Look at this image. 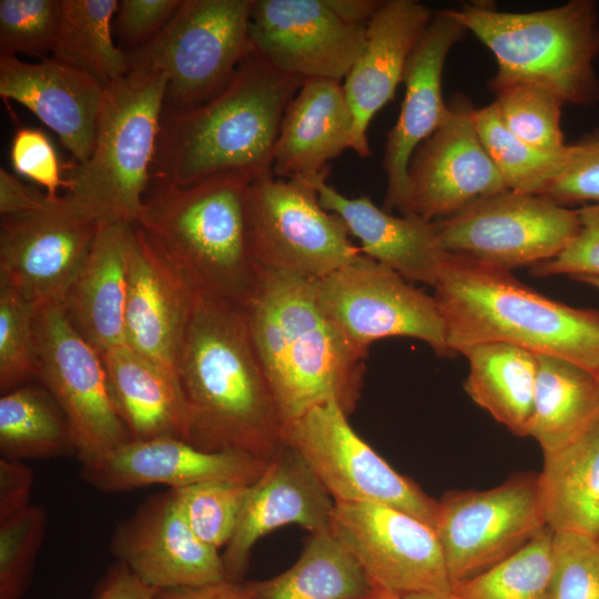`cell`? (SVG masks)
<instances>
[{
  "label": "cell",
  "mask_w": 599,
  "mask_h": 599,
  "mask_svg": "<svg viewBox=\"0 0 599 599\" xmlns=\"http://www.w3.org/2000/svg\"><path fill=\"white\" fill-rule=\"evenodd\" d=\"M450 353L507 343L599 375V309L554 301L510 271L446 254L434 285Z\"/></svg>",
  "instance_id": "obj_4"
},
{
  "label": "cell",
  "mask_w": 599,
  "mask_h": 599,
  "mask_svg": "<svg viewBox=\"0 0 599 599\" xmlns=\"http://www.w3.org/2000/svg\"><path fill=\"white\" fill-rule=\"evenodd\" d=\"M315 283L261 270L244 307L284 426L331 400L349 416L363 387L367 353L353 346L325 315Z\"/></svg>",
  "instance_id": "obj_2"
},
{
  "label": "cell",
  "mask_w": 599,
  "mask_h": 599,
  "mask_svg": "<svg viewBox=\"0 0 599 599\" xmlns=\"http://www.w3.org/2000/svg\"><path fill=\"white\" fill-rule=\"evenodd\" d=\"M488 87L504 123L516 136L547 151H559L568 145L561 130L564 103L554 92L525 81L490 80Z\"/></svg>",
  "instance_id": "obj_38"
},
{
  "label": "cell",
  "mask_w": 599,
  "mask_h": 599,
  "mask_svg": "<svg viewBox=\"0 0 599 599\" xmlns=\"http://www.w3.org/2000/svg\"><path fill=\"white\" fill-rule=\"evenodd\" d=\"M38 307L0 285V390L8 393L38 378L35 314Z\"/></svg>",
  "instance_id": "obj_40"
},
{
  "label": "cell",
  "mask_w": 599,
  "mask_h": 599,
  "mask_svg": "<svg viewBox=\"0 0 599 599\" xmlns=\"http://www.w3.org/2000/svg\"><path fill=\"white\" fill-rule=\"evenodd\" d=\"M450 13L494 54L496 82L525 81L554 92L564 104L599 102V8L570 0L529 12L499 11L489 1H470Z\"/></svg>",
  "instance_id": "obj_6"
},
{
  "label": "cell",
  "mask_w": 599,
  "mask_h": 599,
  "mask_svg": "<svg viewBox=\"0 0 599 599\" xmlns=\"http://www.w3.org/2000/svg\"><path fill=\"white\" fill-rule=\"evenodd\" d=\"M176 377L186 441L266 460L284 445L285 426L243 306L194 292Z\"/></svg>",
  "instance_id": "obj_1"
},
{
  "label": "cell",
  "mask_w": 599,
  "mask_h": 599,
  "mask_svg": "<svg viewBox=\"0 0 599 599\" xmlns=\"http://www.w3.org/2000/svg\"><path fill=\"white\" fill-rule=\"evenodd\" d=\"M155 591L118 561L102 578L93 599H153Z\"/></svg>",
  "instance_id": "obj_50"
},
{
  "label": "cell",
  "mask_w": 599,
  "mask_h": 599,
  "mask_svg": "<svg viewBox=\"0 0 599 599\" xmlns=\"http://www.w3.org/2000/svg\"><path fill=\"white\" fill-rule=\"evenodd\" d=\"M548 599H599V544L578 532H554Z\"/></svg>",
  "instance_id": "obj_43"
},
{
  "label": "cell",
  "mask_w": 599,
  "mask_h": 599,
  "mask_svg": "<svg viewBox=\"0 0 599 599\" xmlns=\"http://www.w3.org/2000/svg\"><path fill=\"white\" fill-rule=\"evenodd\" d=\"M193 294L146 234L132 224L126 252L125 344L176 382Z\"/></svg>",
  "instance_id": "obj_22"
},
{
  "label": "cell",
  "mask_w": 599,
  "mask_h": 599,
  "mask_svg": "<svg viewBox=\"0 0 599 599\" xmlns=\"http://www.w3.org/2000/svg\"><path fill=\"white\" fill-rule=\"evenodd\" d=\"M538 195L567 207L599 204V130L571 144L568 164Z\"/></svg>",
  "instance_id": "obj_44"
},
{
  "label": "cell",
  "mask_w": 599,
  "mask_h": 599,
  "mask_svg": "<svg viewBox=\"0 0 599 599\" xmlns=\"http://www.w3.org/2000/svg\"><path fill=\"white\" fill-rule=\"evenodd\" d=\"M365 599H395V598L386 596V595H382V593H378V592H374V593H372L370 596H368Z\"/></svg>",
  "instance_id": "obj_55"
},
{
  "label": "cell",
  "mask_w": 599,
  "mask_h": 599,
  "mask_svg": "<svg viewBox=\"0 0 599 599\" xmlns=\"http://www.w3.org/2000/svg\"><path fill=\"white\" fill-rule=\"evenodd\" d=\"M327 175L302 181L317 191L325 210L344 221L359 241L362 254L412 283L434 287L447 254L438 244L435 222L418 215H394L367 196L347 197L326 183Z\"/></svg>",
  "instance_id": "obj_26"
},
{
  "label": "cell",
  "mask_w": 599,
  "mask_h": 599,
  "mask_svg": "<svg viewBox=\"0 0 599 599\" xmlns=\"http://www.w3.org/2000/svg\"><path fill=\"white\" fill-rule=\"evenodd\" d=\"M247 229L260 270L317 281L362 254L344 221L323 207L302 180L253 179L247 190Z\"/></svg>",
  "instance_id": "obj_9"
},
{
  "label": "cell",
  "mask_w": 599,
  "mask_h": 599,
  "mask_svg": "<svg viewBox=\"0 0 599 599\" xmlns=\"http://www.w3.org/2000/svg\"><path fill=\"white\" fill-rule=\"evenodd\" d=\"M110 395L132 439L186 438L180 387L161 367L121 344L101 353Z\"/></svg>",
  "instance_id": "obj_29"
},
{
  "label": "cell",
  "mask_w": 599,
  "mask_h": 599,
  "mask_svg": "<svg viewBox=\"0 0 599 599\" xmlns=\"http://www.w3.org/2000/svg\"><path fill=\"white\" fill-rule=\"evenodd\" d=\"M466 32L449 9L436 11L407 61L403 75L405 95L399 115L387 133L383 159L387 181L383 209L387 212L415 215L410 205L409 162L445 119L444 65L451 48Z\"/></svg>",
  "instance_id": "obj_19"
},
{
  "label": "cell",
  "mask_w": 599,
  "mask_h": 599,
  "mask_svg": "<svg viewBox=\"0 0 599 599\" xmlns=\"http://www.w3.org/2000/svg\"><path fill=\"white\" fill-rule=\"evenodd\" d=\"M53 197L24 184L3 167L0 169L1 216L17 215L45 207Z\"/></svg>",
  "instance_id": "obj_49"
},
{
  "label": "cell",
  "mask_w": 599,
  "mask_h": 599,
  "mask_svg": "<svg viewBox=\"0 0 599 599\" xmlns=\"http://www.w3.org/2000/svg\"><path fill=\"white\" fill-rule=\"evenodd\" d=\"M118 8V0H61L51 58L88 73L103 87L124 77L126 54L111 35Z\"/></svg>",
  "instance_id": "obj_34"
},
{
  "label": "cell",
  "mask_w": 599,
  "mask_h": 599,
  "mask_svg": "<svg viewBox=\"0 0 599 599\" xmlns=\"http://www.w3.org/2000/svg\"><path fill=\"white\" fill-rule=\"evenodd\" d=\"M10 160L16 173L33 181L51 197L59 196L61 187L68 189L57 151L47 134L34 128L16 131L10 149Z\"/></svg>",
  "instance_id": "obj_45"
},
{
  "label": "cell",
  "mask_w": 599,
  "mask_h": 599,
  "mask_svg": "<svg viewBox=\"0 0 599 599\" xmlns=\"http://www.w3.org/2000/svg\"><path fill=\"white\" fill-rule=\"evenodd\" d=\"M331 9L343 20L366 24L378 10L383 0H326Z\"/></svg>",
  "instance_id": "obj_52"
},
{
  "label": "cell",
  "mask_w": 599,
  "mask_h": 599,
  "mask_svg": "<svg viewBox=\"0 0 599 599\" xmlns=\"http://www.w3.org/2000/svg\"><path fill=\"white\" fill-rule=\"evenodd\" d=\"M469 363L465 390L495 420L528 436L538 372L537 355L507 343H486L461 353Z\"/></svg>",
  "instance_id": "obj_32"
},
{
  "label": "cell",
  "mask_w": 599,
  "mask_h": 599,
  "mask_svg": "<svg viewBox=\"0 0 599 599\" xmlns=\"http://www.w3.org/2000/svg\"><path fill=\"white\" fill-rule=\"evenodd\" d=\"M271 460L250 454L207 451L177 437L130 440L82 463L81 478L105 493L129 491L162 484L181 488L206 481L253 485Z\"/></svg>",
  "instance_id": "obj_21"
},
{
  "label": "cell",
  "mask_w": 599,
  "mask_h": 599,
  "mask_svg": "<svg viewBox=\"0 0 599 599\" xmlns=\"http://www.w3.org/2000/svg\"><path fill=\"white\" fill-rule=\"evenodd\" d=\"M303 81L253 51L213 99L163 111L151 180L186 186L227 172L253 179L273 173L282 119Z\"/></svg>",
  "instance_id": "obj_3"
},
{
  "label": "cell",
  "mask_w": 599,
  "mask_h": 599,
  "mask_svg": "<svg viewBox=\"0 0 599 599\" xmlns=\"http://www.w3.org/2000/svg\"><path fill=\"white\" fill-rule=\"evenodd\" d=\"M35 355L38 378L67 418L81 464L132 440L110 395L101 354L61 305L38 307Z\"/></svg>",
  "instance_id": "obj_13"
},
{
  "label": "cell",
  "mask_w": 599,
  "mask_h": 599,
  "mask_svg": "<svg viewBox=\"0 0 599 599\" xmlns=\"http://www.w3.org/2000/svg\"><path fill=\"white\" fill-rule=\"evenodd\" d=\"M131 225H101L61 305L72 326L100 354L125 344L126 252Z\"/></svg>",
  "instance_id": "obj_28"
},
{
  "label": "cell",
  "mask_w": 599,
  "mask_h": 599,
  "mask_svg": "<svg viewBox=\"0 0 599 599\" xmlns=\"http://www.w3.org/2000/svg\"><path fill=\"white\" fill-rule=\"evenodd\" d=\"M403 599H455L451 592H423L407 596Z\"/></svg>",
  "instance_id": "obj_53"
},
{
  "label": "cell",
  "mask_w": 599,
  "mask_h": 599,
  "mask_svg": "<svg viewBox=\"0 0 599 599\" xmlns=\"http://www.w3.org/2000/svg\"><path fill=\"white\" fill-rule=\"evenodd\" d=\"M315 284L321 308L356 348L368 354L376 341L410 337L440 356L453 355L434 296L364 254Z\"/></svg>",
  "instance_id": "obj_10"
},
{
  "label": "cell",
  "mask_w": 599,
  "mask_h": 599,
  "mask_svg": "<svg viewBox=\"0 0 599 599\" xmlns=\"http://www.w3.org/2000/svg\"><path fill=\"white\" fill-rule=\"evenodd\" d=\"M554 531L546 526L524 547L455 583V599H548Z\"/></svg>",
  "instance_id": "obj_37"
},
{
  "label": "cell",
  "mask_w": 599,
  "mask_h": 599,
  "mask_svg": "<svg viewBox=\"0 0 599 599\" xmlns=\"http://www.w3.org/2000/svg\"><path fill=\"white\" fill-rule=\"evenodd\" d=\"M597 378H598V382H599V375L597 376Z\"/></svg>",
  "instance_id": "obj_57"
},
{
  "label": "cell",
  "mask_w": 599,
  "mask_h": 599,
  "mask_svg": "<svg viewBox=\"0 0 599 599\" xmlns=\"http://www.w3.org/2000/svg\"><path fill=\"white\" fill-rule=\"evenodd\" d=\"M60 16L61 0H1L0 57L51 58Z\"/></svg>",
  "instance_id": "obj_42"
},
{
  "label": "cell",
  "mask_w": 599,
  "mask_h": 599,
  "mask_svg": "<svg viewBox=\"0 0 599 599\" xmlns=\"http://www.w3.org/2000/svg\"><path fill=\"white\" fill-rule=\"evenodd\" d=\"M33 473L21 460L0 459V522L30 506Z\"/></svg>",
  "instance_id": "obj_48"
},
{
  "label": "cell",
  "mask_w": 599,
  "mask_h": 599,
  "mask_svg": "<svg viewBox=\"0 0 599 599\" xmlns=\"http://www.w3.org/2000/svg\"><path fill=\"white\" fill-rule=\"evenodd\" d=\"M244 172L186 186L150 180L135 223L194 292L247 304L261 270L252 255Z\"/></svg>",
  "instance_id": "obj_5"
},
{
  "label": "cell",
  "mask_w": 599,
  "mask_h": 599,
  "mask_svg": "<svg viewBox=\"0 0 599 599\" xmlns=\"http://www.w3.org/2000/svg\"><path fill=\"white\" fill-rule=\"evenodd\" d=\"M480 141L510 191L538 195L566 167L571 144L559 151L537 149L516 136L493 102L475 109Z\"/></svg>",
  "instance_id": "obj_36"
},
{
  "label": "cell",
  "mask_w": 599,
  "mask_h": 599,
  "mask_svg": "<svg viewBox=\"0 0 599 599\" xmlns=\"http://www.w3.org/2000/svg\"><path fill=\"white\" fill-rule=\"evenodd\" d=\"M335 501L306 461L284 444L251 486L235 532L222 555L226 579L243 582L256 541L286 525L311 534L329 527Z\"/></svg>",
  "instance_id": "obj_23"
},
{
  "label": "cell",
  "mask_w": 599,
  "mask_h": 599,
  "mask_svg": "<svg viewBox=\"0 0 599 599\" xmlns=\"http://www.w3.org/2000/svg\"><path fill=\"white\" fill-rule=\"evenodd\" d=\"M434 222L445 253L507 271L554 258L580 229L578 209L514 191L478 199Z\"/></svg>",
  "instance_id": "obj_12"
},
{
  "label": "cell",
  "mask_w": 599,
  "mask_h": 599,
  "mask_svg": "<svg viewBox=\"0 0 599 599\" xmlns=\"http://www.w3.org/2000/svg\"><path fill=\"white\" fill-rule=\"evenodd\" d=\"M284 444L306 461L335 502L390 506L435 529L438 501L363 440L337 402L321 404L285 425Z\"/></svg>",
  "instance_id": "obj_11"
},
{
  "label": "cell",
  "mask_w": 599,
  "mask_h": 599,
  "mask_svg": "<svg viewBox=\"0 0 599 599\" xmlns=\"http://www.w3.org/2000/svg\"><path fill=\"white\" fill-rule=\"evenodd\" d=\"M329 529L359 562L375 592L395 599L451 592L437 534L418 518L376 502H335Z\"/></svg>",
  "instance_id": "obj_15"
},
{
  "label": "cell",
  "mask_w": 599,
  "mask_h": 599,
  "mask_svg": "<svg viewBox=\"0 0 599 599\" xmlns=\"http://www.w3.org/2000/svg\"><path fill=\"white\" fill-rule=\"evenodd\" d=\"M166 84L164 73L135 69L104 87L92 153L65 176L101 225L135 224L143 210Z\"/></svg>",
  "instance_id": "obj_7"
},
{
  "label": "cell",
  "mask_w": 599,
  "mask_h": 599,
  "mask_svg": "<svg viewBox=\"0 0 599 599\" xmlns=\"http://www.w3.org/2000/svg\"><path fill=\"white\" fill-rule=\"evenodd\" d=\"M182 0H121L116 29L128 52L153 40L173 17Z\"/></svg>",
  "instance_id": "obj_47"
},
{
  "label": "cell",
  "mask_w": 599,
  "mask_h": 599,
  "mask_svg": "<svg viewBox=\"0 0 599 599\" xmlns=\"http://www.w3.org/2000/svg\"><path fill=\"white\" fill-rule=\"evenodd\" d=\"M573 280L588 284L597 290H599V277L596 276H577Z\"/></svg>",
  "instance_id": "obj_54"
},
{
  "label": "cell",
  "mask_w": 599,
  "mask_h": 599,
  "mask_svg": "<svg viewBox=\"0 0 599 599\" xmlns=\"http://www.w3.org/2000/svg\"><path fill=\"white\" fill-rule=\"evenodd\" d=\"M354 114L343 81H303L288 103L274 146L272 172L285 180H308L352 148Z\"/></svg>",
  "instance_id": "obj_27"
},
{
  "label": "cell",
  "mask_w": 599,
  "mask_h": 599,
  "mask_svg": "<svg viewBox=\"0 0 599 599\" xmlns=\"http://www.w3.org/2000/svg\"><path fill=\"white\" fill-rule=\"evenodd\" d=\"M110 548L119 562L156 590L226 579L219 550L193 532L170 489L148 498L119 524Z\"/></svg>",
  "instance_id": "obj_20"
},
{
  "label": "cell",
  "mask_w": 599,
  "mask_h": 599,
  "mask_svg": "<svg viewBox=\"0 0 599 599\" xmlns=\"http://www.w3.org/2000/svg\"><path fill=\"white\" fill-rule=\"evenodd\" d=\"M45 527L47 512L39 505L0 522V599H21L27 592Z\"/></svg>",
  "instance_id": "obj_41"
},
{
  "label": "cell",
  "mask_w": 599,
  "mask_h": 599,
  "mask_svg": "<svg viewBox=\"0 0 599 599\" xmlns=\"http://www.w3.org/2000/svg\"><path fill=\"white\" fill-rule=\"evenodd\" d=\"M104 87L88 73L53 58L37 63L0 57V95L34 113L74 158L91 155Z\"/></svg>",
  "instance_id": "obj_25"
},
{
  "label": "cell",
  "mask_w": 599,
  "mask_h": 599,
  "mask_svg": "<svg viewBox=\"0 0 599 599\" xmlns=\"http://www.w3.org/2000/svg\"><path fill=\"white\" fill-rule=\"evenodd\" d=\"M538 372L528 436L544 457L567 447L599 424L597 376L562 358L537 355Z\"/></svg>",
  "instance_id": "obj_30"
},
{
  "label": "cell",
  "mask_w": 599,
  "mask_h": 599,
  "mask_svg": "<svg viewBox=\"0 0 599 599\" xmlns=\"http://www.w3.org/2000/svg\"><path fill=\"white\" fill-rule=\"evenodd\" d=\"M580 229L570 243L554 258L531 266V274L599 277V204L578 209Z\"/></svg>",
  "instance_id": "obj_46"
},
{
  "label": "cell",
  "mask_w": 599,
  "mask_h": 599,
  "mask_svg": "<svg viewBox=\"0 0 599 599\" xmlns=\"http://www.w3.org/2000/svg\"><path fill=\"white\" fill-rule=\"evenodd\" d=\"M596 538H597V541H598V544H599V534H598V536H597Z\"/></svg>",
  "instance_id": "obj_56"
},
{
  "label": "cell",
  "mask_w": 599,
  "mask_h": 599,
  "mask_svg": "<svg viewBox=\"0 0 599 599\" xmlns=\"http://www.w3.org/2000/svg\"><path fill=\"white\" fill-rule=\"evenodd\" d=\"M248 582H233L227 579L201 587H185L156 590L153 599H253Z\"/></svg>",
  "instance_id": "obj_51"
},
{
  "label": "cell",
  "mask_w": 599,
  "mask_h": 599,
  "mask_svg": "<svg viewBox=\"0 0 599 599\" xmlns=\"http://www.w3.org/2000/svg\"><path fill=\"white\" fill-rule=\"evenodd\" d=\"M546 526L538 475L527 473L491 489L445 494L435 531L454 586L511 556Z\"/></svg>",
  "instance_id": "obj_14"
},
{
  "label": "cell",
  "mask_w": 599,
  "mask_h": 599,
  "mask_svg": "<svg viewBox=\"0 0 599 599\" xmlns=\"http://www.w3.org/2000/svg\"><path fill=\"white\" fill-rule=\"evenodd\" d=\"M475 109L469 98L455 94L441 124L414 152L408 167L413 214L434 222L510 191L480 141Z\"/></svg>",
  "instance_id": "obj_17"
},
{
  "label": "cell",
  "mask_w": 599,
  "mask_h": 599,
  "mask_svg": "<svg viewBox=\"0 0 599 599\" xmlns=\"http://www.w3.org/2000/svg\"><path fill=\"white\" fill-rule=\"evenodd\" d=\"M538 475L547 526L554 532L599 534V424L546 456Z\"/></svg>",
  "instance_id": "obj_31"
},
{
  "label": "cell",
  "mask_w": 599,
  "mask_h": 599,
  "mask_svg": "<svg viewBox=\"0 0 599 599\" xmlns=\"http://www.w3.org/2000/svg\"><path fill=\"white\" fill-rule=\"evenodd\" d=\"M250 583L253 599H365L375 592L359 562L329 527L311 535L287 570Z\"/></svg>",
  "instance_id": "obj_33"
},
{
  "label": "cell",
  "mask_w": 599,
  "mask_h": 599,
  "mask_svg": "<svg viewBox=\"0 0 599 599\" xmlns=\"http://www.w3.org/2000/svg\"><path fill=\"white\" fill-rule=\"evenodd\" d=\"M434 12L416 0H383L366 23L361 53L343 88L354 114L352 150L372 155L367 129L374 115L395 95L407 61Z\"/></svg>",
  "instance_id": "obj_24"
},
{
  "label": "cell",
  "mask_w": 599,
  "mask_h": 599,
  "mask_svg": "<svg viewBox=\"0 0 599 599\" xmlns=\"http://www.w3.org/2000/svg\"><path fill=\"white\" fill-rule=\"evenodd\" d=\"M100 227L68 192L38 211L1 216L0 285L37 307L62 305Z\"/></svg>",
  "instance_id": "obj_16"
},
{
  "label": "cell",
  "mask_w": 599,
  "mask_h": 599,
  "mask_svg": "<svg viewBox=\"0 0 599 599\" xmlns=\"http://www.w3.org/2000/svg\"><path fill=\"white\" fill-rule=\"evenodd\" d=\"M2 458H52L75 453L62 410L45 388L20 386L0 398Z\"/></svg>",
  "instance_id": "obj_35"
},
{
  "label": "cell",
  "mask_w": 599,
  "mask_h": 599,
  "mask_svg": "<svg viewBox=\"0 0 599 599\" xmlns=\"http://www.w3.org/2000/svg\"><path fill=\"white\" fill-rule=\"evenodd\" d=\"M365 28L339 18L326 0H253L250 17L254 51L302 80L343 81L362 51Z\"/></svg>",
  "instance_id": "obj_18"
},
{
  "label": "cell",
  "mask_w": 599,
  "mask_h": 599,
  "mask_svg": "<svg viewBox=\"0 0 599 599\" xmlns=\"http://www.w3.org/2000/svg\"><path fill=\"white\" fill-rule=\"evenodd\" d=\"M251 486L206 481L170 490L193 532L219 550L232 539Z\"/></svg>",
  "instance_id": "obj_39"
},
{
  "label": "cell",
  "mask_w": 599,
  "mask_h": 599,
  "mask_svg": "<svg viewBox=\"0 0 599 599\" xmlns=\"http://www.w3.org/2000/svg\"><path fill=\"white\" fill-rule=\"evenodd\" d=\"M252 4L253 0H182L153 40L125 52L128 71L166 75L163 111H185L210 101L254 51Z\"/></svg>",
  "instance_id": "obj_8"
}]
</instances>
